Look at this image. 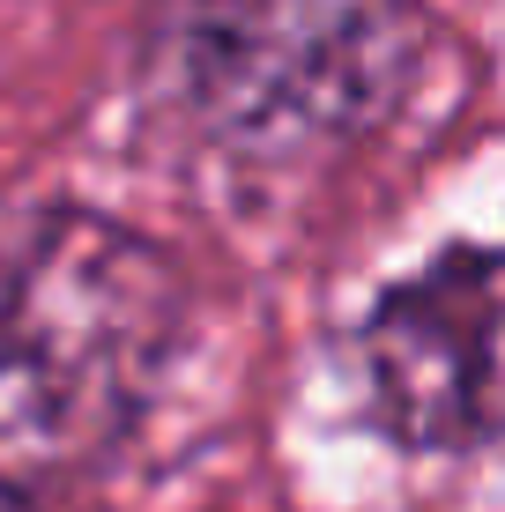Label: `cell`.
<instances>
[{
    "label": "cell",
    "mask_w": 505,
    "mask_h": 512,
    "mask_svg": "<svg viewBox=\"0 0 505 512\" xmlns=\"http://www.w3.org/2000/svg\"><path fill=\"white\" fill-rule=\"evenodd\" d=\"M357 349L372 423L394 446H505V245H461L394 282Z\"/></svg>",
    "instance_id": "3957f363"
},
{
    "label": "cell",
    "mask_w": 505,
    "mask_h": 512,
    "mask_svg": "<svg viewBox=\"0 0 505 512\" xmlns=\"http://www.w3.org/2000/svg\"><path fill=\"white\" fill-rule=\"evenodd\" d=\"M186 327L179 260L82 201H0V512L127 446Z\"/></svg>",
    "instance_id": "6da1fadb"
},
{
    "label": "cell",
    "mask_w": 505,
    "mask_h": 512,
    "mask_svg": "<svg viewBox=\"0 0 505 512\" xmlns=\"http://www.w3.org/2000/svg\"><path fill=\"white\" fill-rule=\"evenodd\" d=\"M416 60V0H156L142 82L194 141L283 164L372 134Z\"/></svg>",
    "instance_id": "7a4b0ae2"
}]
</instances>
